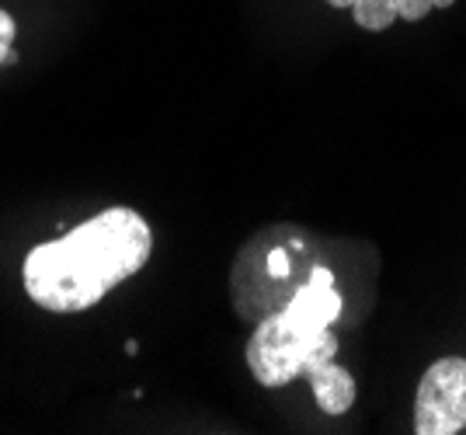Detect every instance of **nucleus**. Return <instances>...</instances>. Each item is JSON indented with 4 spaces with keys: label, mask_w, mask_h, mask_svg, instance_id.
Wrapping results in <instances>:
<instances>
[{
    "label": "nucleus",
    "mask_w": 466,
    "mask_h": 435,
    "mask_svg": "<svg viewBox=\"0 0 466 435\" xmlns=\"http://www.w3.org/2000/svg\"><path fill=\"white\" fill-rule=\"evenodd\" d=\"M341 310L345 299L334 286V272L328 265H310L307 278L282 307L258 317L244 352L254 379L268 390L307 379L324 415H345L355 404V379L349 369L334 366L338 338L330 335Z\"/></svg>",
    "instance_id": "nucleus-1"
},
{
    "label": "nucleus",
    "mask_w": 466,
    "mask_h": 435,
    "mask_svg": "<svg viewBox=\"0 0 466 435\" xmlns=\"http://www.w3.org/2000/svg\"><path fill=\"white\" fill-rule=\"evenodd\" d=\"M154 255L150 223L129 206H112L25 258V293L49 314H80L133 278Z\"/></svg>",
    "instance_id": "nucleus-2"
},
{
    "label": "nucleus",
    "mask_w": 466,
    "mask_h": 435,
    "mask_svg": "<svg viewBox=\"0 0 466 435\" xmlns=\"http://www.w3.org/2000/svg\"><path fill=\"white\" fill-rule=\"evenodd\" d=\"M466 429V359L446 356L431 362L414 397V432L456 435Z\"/></svg>",
    "instance_id": "nucleus-3"
},
{
    "label": "nucleus",
    "mask_w": 466,
    "mask_h": 435,
    "mask_svg": "<svg viewBox=\"0 0 466 435\" xmlns=\"http://www.w3.org/2000/svg\"><path fill=\"white\" fill-rule=\"evenodd\" d=\"M338 11H351V18L366 32H387L393 21H421L431 11V0H328Z\"/></svg>",
    "instance_id": "nucleus-4"
},
{
    "label": "nucleus",
    "mask_w": 466,
    "mask_h": 435,
    "mask_svg": "<svg viewBox=\"0 0 466 435\" xmlns=\"http://www.w3.org/2000/svg\"><path fill=\"white\" fill-rule=\"evenodd\" d=\"M15 35H18V25L11 18V11L0 7V66L15 60Z\"/></svg>",
    "instance_id": "nucleus-5"
}]
</instances>
